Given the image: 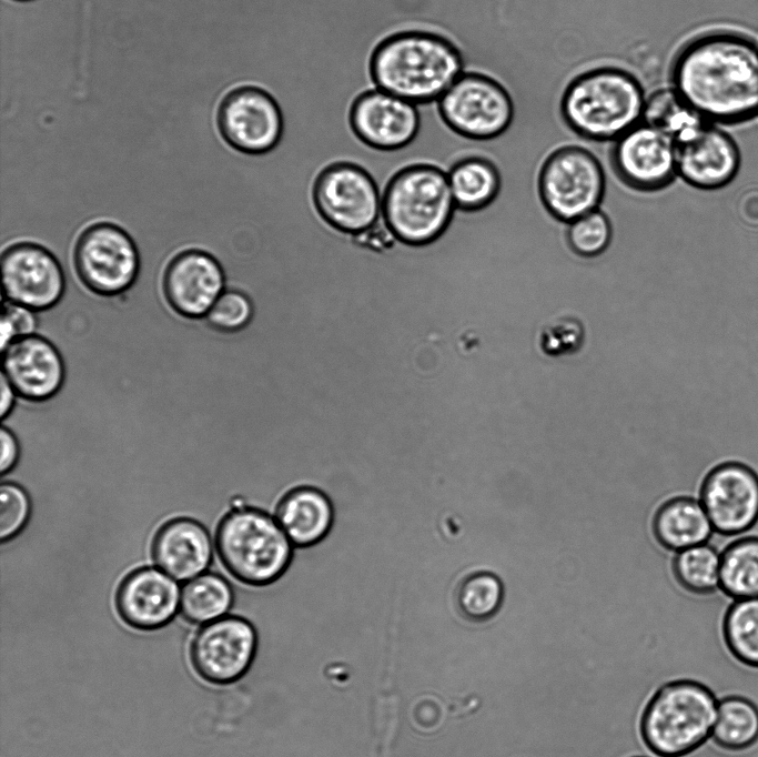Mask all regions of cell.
Returning a JSON list of instances; mask_svg holds the SVG:
<instances>
[{
  "label": "cell",
  "instance_id": "3957f363",
  "mask_svg": "<svg viewBox=\"0 0 758 757\" xmlns=\"http://www.w3.org/2000/svg\"><path fill=\"white\" fill-rule=\"evenodd\" d=\"M645 101L644 89L634 74L617 67H599L567 84L559 109L577 135L614 142L641 122Z\"/></svg>",
  "mask_w": 758,
  "mask_h": 757
},
{
  "label": "cell",
  "instance_id": "9c48e42d",
  "mask_svg": "<svg viewBox=\"0 0 758 757\" xmlns=\"http://www.w3.org/2000/svg\"><path fill=\"white\" fill-rule=\"evenodd\" d=\"M444 122L457 134L478 142L504 133L514 117L506 88L485 72L466 71L437 100Z\"/></svg>",
  "mask_w": 758,
  "mask_h": 757
},
{
  "label": "cell",
  "instance_id": "8d00e7d4",
  "mask_svg": "<svg viewBox=\"0 0 758 757\" xmlns=\"http://www.w3.org/2000/svg\"><path fill=\"white\" fill-rule=\"evenodd\" d=\"M1 381V403H0V415L2 418H4L9 412L12 408L13 401H14V390L8 382V380L4 377L3 374L0 376Z\"/></svg>",
  "mask_w": 758,
  "mask_h": 757
},
{
  "label": "cell",
  "instance_id": "30bf717a",
  "mask_svg": "<svg viewBox=\"0 0 758 757\" xmlns=\"http://www.w3.org/2000/svg\"><path fill=\"white\" fill-rule=\"evenodd\" d=\"M215 121L224 143L247 154L270 151L283 131V115L276 100L253 84L230 88L219 102Z\"/></svg>",
  "mask_w": 758,
  "mask_h": 757
},
{
  "label": "cell",
  "instance_id": "d6a6232c",
  "mask_svg": "<svg viewBox=\"0 0 758 757\" xmlns=\"http://www.w3.org/2000/svg\"><path fill=\"white\" fill-rule=\"evenodd\" d=\"M253 312V303L244 292L225 289L204 319L214 331L222 335H232L249 325Z\"/></svg>",
  "mask_w": 758,
  "mask_h": 757
},
{
  "label": "cell",
  "instance_id": "44dd1931",
  "mask_svg": "<svg viewBox=\"0 0 758 757\" xmlns=\"http://www.w3.org/2000/svg\"><path fill=\"white\" fill-rule=\"evenodd\" d=\"M151 551L158 568L175 581H190L210 565L213 545L202 524L180 517L159 528Z\"/></svg>",
  "mask_w": 758,
  "mask_h": 757
},
{
  "label": "cell",
  "instance_id": "ba28073f",
  "mask_svg": "<svg viewBox=\"0 0 758 757\" xmlns=\"http://www.w3.org/2000/svg\"><path fill=\"white\" fill-rule=\"evenodd\" d=\"M72 261L80 282L92 293L114 296L137 281L140 255L130 234L120 225L99 221L78 235Z\"/></svg>",
  "mask_w": 758,
  "mask_h": 757
},
{
  "label": "cell",
  "instance_id": "d6986e66",
  "mask_svg": "<svg viewBox=\"0 0 758 757\" xmlns=\"http://www.w3.org/2000/svg\"><path fill=\"white\" fill-rule=\"evenodd\" d=\"M350 121L363 142L390 151L408 144L416 137L421 118L416 104L375 88L354 101Z\"/></svg>",
  "mask_w": 758,
  "mask_h": 757
},
{
  "label": "cell",
  "instance_id": "8992f818",
  "mask_svg": "<svg viewBox=\"0 0 758 757\" xmlns=\"http://www.w3.org/2000/svg\"><path fill=\"white\" fill-rule=\"evenodd\" d=\"M455 208L448 174L432 165H415L400 172L382 201L390 230L412 244L436 239L446 229Z\"/></svg>",
  "mask_w": 758,
  "mask_h": 757
},
{
  "label": "cell",
  "instance_id": "74e56055",
  "mask_svg": "<svg viewBox=\"0 0 758 757\" xmlns=\"http://www.w3.org/2000/svg\"><path fill=\"white\" fill-rule=\"evenodd\" d=\"M16 1H22V2H24V1H32V0H16Z\"/></svg>",
  "mask_w": 758,
  "mask_h": 757
},
{
  "label": "cell",
  "instance_id": "836d02e7",
  "mask_svg": "<svg viewBox=\"0 0 758 757\" xmlns=\"http://www.w3.org/2000/svg\"><path fill=\"white\" fill-rule=\"evenodd\" d=\"M30 515V499L26 491L14 483L0 486V538L11 539L19 534Z\"/></svg>",
  "mask_w": 758,
  "mask_h": 757
},
{
  "label": "cell",
  "instance_id": "4fadbf2b",
  "mask_svg": "<svg viewBox=\"0 0 758 757\" xmlns=\"http://www.w3.org/2000/svg\"><path fill=\"white\" fill-rule=\"evenodd\" d=\"M610 163L617 178L639 192L659 191L678 175L675 141L644 121L613 142Z\"/></svg>",
  "mask_w": 758,
  "mask_h": 757
},
{
  "label": "cell",
  "instance_id": "277c9868",
  "mask_svg": "<svg viewBox=\"0 0 758 757\" xmlns=\"http://www.w3.org/2000/svg\"><path fill=\"white\" fill-rule=\"evenodd\" d=\"M214 544L229 574L253 587L280 581L295 551L275 516L252 506L231 508L218 525Z\"/></svg>",
  "mask_w": 758,
  "mask_h": 757
},
{
  "label": "cell",
  "instance_id": "5b68a950",
  "mask_svg": "<svg viewBox=\"0 0 758 757\" xmlns=\"http://www.w3.org/2000/svg\"><path fill=\"white\" fill-rule=\"evenodd\" d=\"M717 708L718 698L706 685L690 678L670 680L643 710L641 739L658 757H686L710 739Z\"/></svg>",
  "mask_w": 758,
  "mask_h": 757
},
{
  "label": "cell",
  "instance_id": "ac0fdd59",
  "mask_svg": "<svg viewBox=\"0 0 758 757\" xmlns=\"http://www.w3.org/2000/svg\"><path fill=\"white\" fill-rule=\"evenodd\" d=\"M64 363L57 346L36 334L14 340L2 350V372L16 394L31 402L52 397L64 381Z\"/></svg>",
  "mask_w": 758,
  "mask_h": 757
},
{
  "label": "cell",
  "instance_id": "8fae6325",
  "mask_svg": "<svg viewBox=\"0 0 758 757\" xmlns=\"http://www.w3.org/2000/svg\"><path fill=\"white\" fill-rule=\"evenodd\" d=\"M699 501L716 534H748L758 523V474L738 461L708 468L699 486Z\"/></svg>",
  "mask_w": 758,
  "mask_h": 757
},
{
  "label": "cell",
  "instance_id": "603a6c76",
  "mask_svg": "<svg viewBox=\"0 0 758 757\" xmlns=\"http://www.w3.org/2000/svg\"><path fill=\"white\" fill-rule=\"evenodd\" d=\"M653 532L664 547L675 552L708 543L715 533L700 501L687 496L671 498L659 507Z\"/></svg>",
  "mask_w": 758,
  "mask_h": 757
},
{
  "label": "cell",
  "instance_id": "5bb4252c",
  "mask_svg": "<svg viewBox=\"0 0 758 757\" xmlns=\"http://www.w3.org/2000/svg\"><path fill=\"white\" fill-rule=\"evenodd\" d=\"M315 200L330 223L350 233L371 229L383 215V199L373 179L354 164L326 169L317 180Z\"/></svg>",
  "mask_w": 758,
  "mask_h": 757
},
{
  "label": "cell",
  "instance_id": "7c38bea8",
  "mask_svg": "<svg viewBox=\"0 0 758 757\" xmlns=\"http://www.w3.org/2000/svg\"><path fill=\"white\" fill-rule=\"evenodd\" d=\"M2 292L7 301L36 312L53 307L65 291V276L57 256L43 245L20 241L1 253Z\"/></svg>",
  "mask_w": 758,
  "mask_h": 757
},
{
  "label": "cell",
  "instance_id": "52a82bcc",
  "mask_svg": "<svg viewBox=\"0 0 758 757\" xmlns=\"http://www.w3.org/2000/svg\"><path fill=\"white\" fill-rule=\"evenodd\" d=\"M606 189L602 163L589 150L564 145L552 151L538 171L537 191L557 221H570L597 210Z\"/></svg>",
  "mask_w": 758,
  "mask_h": 757
},
{
  "label": "cell",
  "instance_id": "6da1fadb",
  "mask_svg": "<svg viewBox=\"0 0 758 757\" xmlns=\"http://www.w3.org/2000/svg\"><path fill=\"white\" fill-rule=\"evenodd\" d=\"M671 88L709 122H737L758 113V47L728 33L687 43L671 67Z\"/></svg>",
  "mask_w": 758,
  "mask_h": 757
},
{
  "label": "cell",
  "instance_id": "83f0119b",
  "mask_svg": "<svg viewBox=\"0 0 758 757\" xmlns=\"http://www.w3.org/2000/svg\"><path fill=\"white\" fill-rule=\"evenodd\" d=\"M504 600L501 579L487 571H475L465 575L454 592V604L458 614L472 623L492 619Z\"/></svg>",
  "mask_w": 758,
  "mask_h": 757
},
{
  "label": "cell",
  "instance_id": "f546056e",
  "mask_svg": "<svg viewBox=\"0 0 758 757\" xmlns=\"http://www.w3.org/2000/svg\"><path fill=\"white\" fill-rule=\"evenodd\" d=\"M673 572L677 583L689 594H714L719 591L720 552L708 543L677 552Z\"/></svg>",
  "mask_w": 758,
  "mask_h": 757
},
{
  "label": "cell",
  "instance_id": "2e32d148",
  "mask_svg": "<svg viewBox=\"0 0 758 757\" xmlns=\"http://www.w3.org/2000/svg\"><path fill=\"white\" fill-rule=\"evenodd\" d=\"M228 285L221 262L209 252L186 249L168 262L162 293L172 311L185 319L205 317Z\"/></svg>",
  "mask_w": 758,
  "mask_h": 757
},
{
  "label": "cell",
  "instance_id": "cb8c5ba5",
  "mask_svg": "<svg viewBox=\"0 0 758 757\" xmlns=\"http://www.w3.org/2000/svg\"><path fill=\"white\" fill-rule=\"evenodd\" d=\"M448 181L456 206L471 212L486 210L502 185L497 165L485 154L459 160L449 171Z\"/></svg>",
  "mask_w": 758,
  "mask_h": 757
},
{
  "label": "cell",
  "instance_id": "1f68e13d",
  "mask_svg": "<svg viewBox=\"0 0 758 757\" xmlns=\"http://www.w3.org/2000/svg\"><path fill=\"white\" fill-rule=\"evenodd\" d=\"M612 235L610 220L599 209L567 223V244L575 254L582 258H595L605 252L612 241Z\"/></svg>",
  "mask_w": 758,
  "mask_h": 757
},
{
  "label": "cell",
  "instance_id": "484cf974",
  "mask_svg": "<svg viewBox=\"0 0 758 757\" xmlns=\"http://www.w3.org/2000/svg\"><path fill=\"white\" fill-rule=\"evenodd\" d=\"M233 591L225 578L204 573L186 581L181 588L180 613L192 624H208L229 612Z\"/></svg>",
  "mask_w": 758,
  "mask_h": 757
},
{
  "label": "cell",
  "instance_id": "f1b7e54d",
  "mask_svg": "<svg viewBox=\"0 0 758 757\" xmlns=\"http://www.w3.org/2000/svg\"><path fill=\"white\" fill-rule=\"evenodd\" d=\"M722 636L736 659L758 667V597L730 600L722 619Z\"/></svg>",
  "mask_w": 758,
  "mask_h": 757
},
{
  "label": "cell",
  "instance_id": "e575fe53",
  "mask_svg": "<svg viewBox=\"0 0 758 757\" xmlns=\"http://www.w3.org/2000/svg\"><path fill=\"white\" fill-rule=\"evenodd\" d=\"M38 319L36 311L23 305L6 301L0 321V346L4 350L14 340L36 334Z\"/></svg>",
  "mask_w": 758,
  "mask_h": 757
},
{
  "label": "cell",
  "instance_id": "7402d4cb",
  "mask_svg": "<svg viewBox=\"0 0 758 757\" xmlns=\"http://www.w3.org/2000/svg\"><path fill=\"white\" fill-rule=\"evenodd\" d=\"M334 506L321 489L301 486L279 503L275 518L294 547L307 548L322 543L334 523Z\"/></svg>",
  "mask_w": 758,
  "mask_h": 757
},
{
  "label": "cell",
  "instance_id": "9a60e30c",
  "mask_svg": "<svg viewBox=\"0 0 758 757\" xmlns=\"http://www.w3.org/2000/svg\"><path fill=\"white\" fill-rule=\"evenodd\" d=\"M256 643L255 629L246 619L221 617L198 632L191 646V662L203 679L230 684L250 668Z\"/></svg>",
  "mask_w": 758,
  "mask_h": 757
},
{
  "label": "cell",
  "instance_id": "7a4b0ae2",
  "mask_svg": "<svg viewBox=\"0 0 758 757\" xmlns=\"http://www.w3.org/2000/svg\"><path fill=\"white\" fill-rule=\"evenodd\" d=\"M464 72L461 50L446 37L425 30L387 37L371 59L376 89L416 105L439 100Z\"/></svg>",
  "mask_w": 758,
  "mask_h": 757
},
{
  "label": "cell",
  "instance_id": "e0dca14e",
  "mask_svg": "<svg viewBox=\"0 0 758 757\" xmlns=\"http://www.w3.org/2000/svg\"><path fill=\"white\" fill-rule=\"evenodd\" d=\"M677 174L699 188H716L736 173L739 155L731 138L701 117L695 119L674 139Z\"/></svg>",
  "mask_w": 758,
  "mask_h": 757
},
{
  "label": "cell",
  "instance_id": "d4e9b609",
  "mask_svg": "<svg viewBox=\"0 0 758 757\" xmlns=\"http://www.w3.org/2000/svg\"><path fill=\"white\" fill-rule=\"evenodd\" d=\"M719 591L730 599L758 597V536L742 535L720 552Z\"/></svg>",
  "mask_w": 758,
  "mask_h": 757
},
{
  "label": "cell",
  "instance_id": "4dcf8cb0",
  "mask_svg": "<svg viewBox=\"0 0 758 757\" xmlns=\"http://www.w3.org/2000/svg\"><path fill=\"white\" fill-rule=\"evenodd\" d=\"M699 115L670 88H658L646 97L644 122L664 131L673 140Z\"/></svg>",
  "mask_w": 758,
  "mask_h": 757
},
{
  "label": "cell",
  "instance_id": "4316f807",
  "mask_svg": "<svg viewBox=\"0 0 758 757\" xmlns=\"http://www.w3.org/2000/svg\"><path fill=\"white\" fill-rule=\"evenodd\" d=\"M710 739L726 750H742L758 739V707L748 698L729 695L718 698L717 717Z\"/></svg>",
  "mask_w": 758,
  "mask_h": 757
},
{
  "label": "cell",
  "instance_id": "ffe728a7",
  "mask_svg": "<svg viewBox=\"0 0 758 757\" xmlns=\"http://www.w3.org/2000/svg\"><path fill=\"white\" fill-rule=\"evenodd\" d=\"M176 581L156 567L131 572L120 584L115 607L130 626L151 630L166 625L180 608Z\"/></svg>",
  "mask_w": 758,
  "mask_h": 757
},
{
  "label": "cell",
  "instance_id": "d590c367",
  "mask_svg": "<svg viewBox=\"0 0 758 757\" xmlns=\"http://www.w3.org/2000/svg\"><path fill=\"white\" fill-rule=\"evenodd\" d=\"M1 458L0 472L2 475L10 472L17 464L19 457V445L16 436L6 427L0 432Z\"/></svg>",
  "mask_w": 758,
  "mask_h": 757
}]
</instances>
